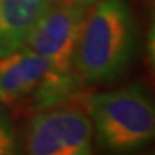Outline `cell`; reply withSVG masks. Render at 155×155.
Here are the masks:
<instances>
[{
    "label": "cell",
    "instance_id": "obj_4",
    "mask_svg": "<svg viewBox=\"0 0 155 155\" xmlns=\"http://www.w3.org/2000/svg\"><path fill=\"white\" fill-rule=\"evenodd\" d=\"M94 127L86 112L61 105L32 115L25 131V152L30 155H89Z\"/></svg>",
    "mask_w": 155,
    "mask_h": 155
},
{
    "label": "cell",
    "instance_id": "obj_8",
    "mask_svg": "<svg viewBox=\"0 0 155 155\" xmlns=\"http://www.w3.org/2000/svg\"><path fill=\"white\" fill-rule=\"evenodd\" d=\"M71 2H75V3H78V5L86 6V7H92V6L96 5V3L101 2V0H71Z\"/></svg>",
    "mask_w": 155,
    "mask_h": 155
},
{
    "label": "cell",
    "instance_id": "obj_6",
    "mask_svg": "<svg viewBox=\"0 0 155 155\" xmlns=\"http://www.w3.org/2000/svg\"><path fill=\"white\" fill-rule=\"evenodd\" d=\"M55 0H0V56L26 43L39 19Z\"/></svg>",
    "mask_w": 155,
    "mask_h": 155
},
{
    "label": "cell",
    "instance_id": "obj_7",
    "mask_svg": "<svg viewBox=\"0 0 155 155\" xmlns=\"http://www.w3.org/2000/svg\"><path fill=\"white\" fill-rule=\"evenodd\" d=\"M20 144L10 116L0 111V155L19 154Z\"/></svg>",
    "mask_w": 155,
    "mask_h": 155
},
{
    "label": "cell",
    "instance_id": "obj_3",
    "mask_svg": "<svg viewBox=\"0 0 155 155\" xmlns=\"http://www.w3.org/2000/svg\"><path fill=\"white\" fill-rule=\"evenodd\" d=\"M96 132L98 144L115 154L145 148L155 135V106L148 88L132 83L81 99Z\"/></svg>",
    "mask_w": 155,
    "mask_h": 155
},
{
    "label": "cell",
    "instance_id": "obj_5",
    "mask_svg": "<svg viewBox=\"0 0 155 155\" xmlns=\"http://www.w3.org/2000/svg\"><path fill=\"white\" fill-rule=\"evenodd\" d=\"M89 9L71 0H55L25 45L48 59L58 71L75 72L73 58Z\"/></svg>",
    "mask_w": 155,
    "mask_h": 155
},
{
    "label": "cell",
    "instance_id": "obj_2",
    "mask_svg": "<svg viewBox=\"0 0 155 155\" xmlns=\"http://www.w3.org/2000/svg\"><path fill=\"white\" fill-rule=\"evenodd\" d=\"M85 86L76 72L58 71L26 45L0 56V102L16 114L81 102Z\"/></svg>",
    "mask_w": 155,
    "mask_h": 155
},
{
    "label": "cell",
    "instance_id": "obj_1",
    "mask_svg": "<svg viewBox=\"0 0 155 155\" xmlns=\"http://www.w3.org/2000/svg\"><path fill=\"white\" fill-rule=\"evenodd\" d=\"M139 30L129 0H101L89 9L73 58V71L88 85H111L131 68Z\"/></svg>",
    "mask_w": 155,
    "mask_h": 155
}]
</instances>
